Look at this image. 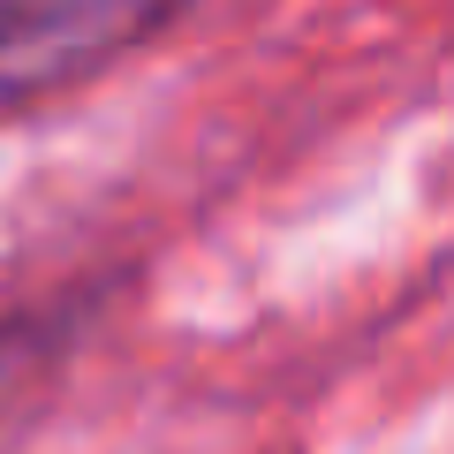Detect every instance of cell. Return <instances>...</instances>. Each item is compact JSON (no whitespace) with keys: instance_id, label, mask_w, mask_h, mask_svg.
Masks as SVG:
<instances>
[{"instance_id":"obj_1","label":"cell","mask_w":454,"mask_h":454,"mask_svg":"<svg viewBox=\"0 0 454 454\" xmlns=\"http://www.w3.org/2000/svg\"><path fill=\"white\" fill-rule=\"evenodd\" d=\"M175 0H0V106L53 91L167 23Z\"/></svg>"}]
</instances>
